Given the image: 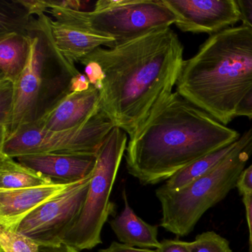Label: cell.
<instances>
[{"label": "cell", "mask_w": 252, "mask_h": 252, "mask_svg": "<svg viewBox=\"0 0 252 252\" xmlns=\"http://www.w3.org/2000/svg\"><path fill=\"white\" fill-rule=\"evenodd\" d=\"M82 60L94 62L102 73L97 88L101 112L132 138L173 94L184 46L167 28L97 48Z\"/></svg>", "instance_id": "6da1fadb"}, {"label": "cell", "mask_w": 252, "mask_h": 252, "mask_svg": "<svg viewBox=\"0 0 252 252\" xmlns=\"http://www.w3.org/2000/svg\"><path fill=\"white\" fill-rule=\"evenodd\" d=\"M240 136L175 91L129 138L126 168L141 184H158Z\"/></svg>", "instance_id": "7a4b0ae2"}, {"label": "cell", "mask_w": 252, "mask_h": 252, "mask_svg": "<svg viewBox=\"0 0 252 252\" xmlns=\"http://www.w3.org/2000/svg\"><path fill=\"white\" fill-rule=\"evenodd\" d=\"M252 87V30L242 24L211 35L184 60L176 92L222 125L235 119Z\"/></svg>", "instance_id": "3957f363"}, {"label": "cell", "mask_w": 252, "mask_h": 252, "mask_svg": "<svg viewBox=\"0 0 252 252\" xmlns=\"http://www.w3.org/2000/svg\"><path fill=\"white\" fill-rule=\"evenodd\" d=\"M51 21L48 14H39L33 17L28 27L30 54L26 69L14 85L9 137L23 126L37 124L51 113L71 93L72 81L80 73L56 46Z\"/></svg>", "instance_id": "277c9868"}, {"label": "cell", "mask_w": 252, "mask_h": 252, "mask_svg": "<svg viewBox=\"0 0 252 252\" xmlns=\"http://www.w3.org/2000/svg\"><path fill=\"white\" fill-rule=\"evenodd\" d=\"M252 155V141L215 169L180 189L159 187L156 196L161 205L160 225L178 237L188 235L209 209L236 188Z\"/></svg>", "instance_id": "5b68a950"}, {"label": "cell", "mask_w": 252, "mask_h": 252, "mask_svg": "<svg viewBox=\"0 0 252 252\" xmlns=\"http://www.w3.org/2000/svg\"><path fill=\"white\" fill-rule=\"evenodd\" d=\"M47 14L73 29L113 38L116 44L170 28L178 20L164 0H99L93 11L55 8Z\"/></svg>", "instance_id": "8992f818"}, {"label": "cell", "mask_w": 252, "mask_h": 252, "mask_svg": "<svg viewBox=\"0 0 252 252\" xmlns=\"http://www.w3.org/2000/svg\"><path fill=\"white\" fill-rule=\"evenodd\" d=\"M127 135L126 132L114 126L106 137L97 154L96 165L82 212L66 233L63 243L80 251L92 249L102 243L103 226L115 212L110 195L126 153Z\"/></svg>", "instance_id": "52a82bcc"}, {"label": "cell", "mask_w": 252, "mask_h": 252, "mask_svg": "<svg viewBox=\"0 0 252 252\" xmlns=\"http://www.w3.org/2000/svg\"><path fill=\"white\" fill-rule=\"evenodd\" d=\"M102 113L82 126L52 131L37 125L23 126L0 144V154L13 158L37 154L97 155L114 127Z\"/></svg>", "instance_id": "ba28073f"}, {"label": "cell", "mask_w": 252, "mask_h": 252, "mask_svg": "<svg viewBox=\"0 0 252 252\" xmlns=\"http://www.w3.org/2000/svg\"><path fill=\"white\" fill-rule=\"evenodd\" d=\"M93 173L29 214L17 231L39 245L63 243L66 233L82 212Z\"/></svg>", "instance_id": "9c48e42d"}, {"label": "cell", "mask_w": 252, "mask_h": 252, "mask_svg": "<svg viewBox=\"0 0 252 252\" xmlns=\"http://www.w3.org/2000/svg\"><path fill=\"white\" fill-rule=\"evenodd\" d=\"M181 32L213 35L240 21L237 0H164Z\"/></svg>", "instance_id": "30bf717a"}, {"label": "cell", "mask_w": 252, "mask_h": 252, "mask_svg": "<svg viewBox=\"0 0 252 252\" xmlns=\"http://www.w3.org/2000/svg\"><path fill=\"white\" fill-rule=\"evenodd\" d=\"M15 159L54 182L70 184L85 179L94 172L97 155L50 153L21 156Z\"/></svg>", "instance_id": "8fae6325"}, {"label": "cell", "mask_w": 252, "mask_h": 252, "mask_svg": "<svg viewBox=\"0 0 252 252\" xmlns=\"http://www.w3.org/2000/svg\"><path fill=\"white\" fill-rule=\"evenodd\" d=\"M101 112L99 91L91 85L83 92L70 93L35 125L48 130H67L82 126Z\"/></svg>", "instance_id": "7c38bea8"}, {"label": "cell", "mask_w": 252, "mask_h": 252, "mask_svg": "<svg viewBox=\"0 0 252 252\" xmlns=\"http://www.w3.org/2000/svg\"><path fill=\"white\" fill-rule=\"evenodd\" d=\"M73 184L54 183L23 189L0 191V225L17 230L29 214Z\"/></svg>", "instance_id": "4fadbf2b"}, {"label": "cell", "mask_w": 252, "mask_h": 252, "mask_svg": "<svg viewBox=\"0 0 252 252\" xmlns=\"http://www.w3.org/2000/svg\"><path fill=\"white\" fill-rule=\"evenodd\" d=\"M51 32L56 46L61 54L71 63H80L82 59L104 46L112 48L116 45V39L93 34L79 29L62 24L51 18Z\"/></svg>", "instance_id": "5bb4252c"}, {"label": "cell", "mask_w": 252, "mask_h": 252, "mask_svg": "<svg viewBox=\"0 0 252 252\" xmlns=\"http://www.w3.org/2000/svg\"><path fill=\"white\" fill-rule=\"evenodd\" d=\"M125 207L122 212L110 222L112 229L119 241L140 249H158L157 225H150L139 218L129 206L125 189L122 192Z\"/></svg>", "instance_id": "9a60e30c"}, {"label": "cell", "mask_w": 252, "mask_h": 252, "mask_svg": "<svg viewBox=\"0 0 252 252\" xmlns=\"http://www.w3.org/2000/svg\"><path fill=\"white\" fill-rule=\"evenodd\" d=\"M252 141V127L241 135L238 141L209 153L172 175L163 185L169 190H178L206 175L219 166L230 156L245 148Z\"/></svg>", "instance_id": "2e32d148"}, {"label": "cell", "mask_w": 252, "mask_h": 252, "mask_svg": "<svg viewBox=\"0 0 252 252\" xmlns=\"http://www.w3.org/2000/svg\"><path fill=\"white\" fill-rule=\"evenodd\" d=\"M30 51L28 34L13 33L0 36V80L15 85L27 66Z\"/></svg>", "instance_id": "e0dca14e"}, {"label": "cell", "mask_w": 252, "mask_h": 252, "mask_svg": "<svg viewBox=\"0 0 252 252\" xmlns=\"http://www.w3.org/2000/svg\"><path fill=\"white\" fill-rule=\"evenodd\" d=\"M54 183L42 174L23 166L15 158L0 154V191L23 189Z\"/></svg>", "instance_id": "ac0fdd59"}, {"label": "cell", "mask_w": 252, "mask_h": 252, "mask_svg": "<svg viewBox=\"0 0 252 252\" xmlns=\"http://www.w3.org/2000/svg\"><path fill=\"white\" fill-rule=\"evenodd\" d=\"M33 17L22 0H0V36L13 33L27 35Z\"/></svg>", "instance_id": "d6986e66"}, {"label": "cell", "mask_w": 252, "mask_h": 252, "mask_svg": "<svg viewBox=\"0 0 252 252\" xmlns=\"http://www.w3.org/2000/svg\"><path fill=\"white\" fill-rule=\"evenodd\" d=\"M15 86L12 82L0 80V144L11 133L14 109Z\"/></svg>", "instance_id": "ffe728a7"}, {"label": "cell", "mask_w": 252, "mask_h": 252, "mask_svg": "<svg viewBox=\"0 0 252 252\" xmlns=\"http://www.w3.org/2000/svg\"><path fill=\"white\" fill-rule=\"evenodd\" d=\"M40 245L17 230L0 225V251L3 252H38Z\"/></svg>", "instance_id": "44dd1931"}, {"label": "cell", "mask_w": 252, "mask_h": 252, "mask_svg": "<svg viewBox=\"0 0 252 252\" xmlns=\"http://www.w3.org/2000/svg\"><path fill=\"white\" fill-rule=\"evenodd\" d=\"M190 252H232L229 242L213 231L198 234L194 241L187 242Z\"/></svg>", "instance_id": "7402d4cb"}, {"label": "cell", "mask_w": 252, "mask_h": 252, "mask_svg": "<svg viewBox=\"0 0 252 252\" xmlns=\"http://www.w3.org/2000/svg\"><path fill=\"white\" fill-rule=\"evenodd\" d=\"M236 188L241 195L246 193H252V163L242 172Z\"/></svg>", "instance_id": "603a6c76"}, {"label": "cell", "mask_w": 252, "mask_h": 252, "mask_svg": "<svg viewBox=\"0 0 252 252\" xmlns=\"http://www.w3.org/2000/svg\"><path fill=\"white\" fill-rule=\"evenodd\" d=\"M240 21L252 30V0H237Z\"/></svg>", "instance_id": "cb8c5ba5"}, {"label": "cell", "mask_w": 252, "mask_h": 252, "mask_svg": "<svg viewBox=\"0 0 252 252\" xmlns=\"http://www.w3.org/2000/svg\"><path fill=\"white\" fill-rule=\"evenodd\" d=\"M236 117L242 116L252 119V87L239 103L235 112Z\"/></svg>", "instance_id": "d4e9b609"}, {"label": "cell", "mask_w": 252, "mask_h": 252, "mask_svg": "<svg viewBox=\"0 0 252 252\" xmlns=\"http://www.w3.org/2000/svg\"><path fill=\"white\" fill-rule=\"evenodd\" d=\"M158 252H190L187 242L179 240H166L160 243Z\"/></svg>", "instance_id": "484cf974"}, {"label": "cell", "mask_w": 252, "mask_h": 252, "mask_svg": "<svg viewBox=\"0 0 252 252\" xmlns=\"http://www.w3.org/2000/svg\"><path fill=\"white\" fill-rule=\"evenodd\" d=\"M99 252H158L156 249H138L124 243L113 242L107 249H101Z\"/></svg>", "instance_id": "4316f807"}, {"label": "cell", "mask_w": 252, "mask_h": 252, "mask_svg": "<svg viewBox=\"0 0 252 252\" xmlns=\"http://www.w3.org/2000/svg\"><path fill=\"white\" fill-rule=\"evenodd\" d=\"M243 202L246 209V219L249 231V252H252V193L243 194Z\"/></svg>", "instance_id": "83f0119b"}, {"label": "cell", "mask_w": 252, "mask_h": 252, "mask_svg": "<svg viewBox=\"0 0 252 252\" xmlns=\"http://www.w3.org/2000/svg\"><path fill=\"white\" fill-rule=\"evenodd\" d=\"M91 86L89 79L86 75L80 73L75 76L72 81L71 93L83 92L89 89Z\"/></svg>", "instance_id": "f1b7e54d"}, {"label": "cell", "mask_w": 252, "mask_h": 252, "mask_svg": "<svg viewBox=\"0 0 252 252\" xmlns=\"http://www.w3.org/2000/svg\"><path fill=\"white\" fill-rule=\"evenodd\" d=\"M38 252H79L78 249L65 243L57 245H40Z\"/></svg>", "instance_id": "f546056e"}, {"label": "cell", "mask_w": 252, "mask_h": 252, "mask_svg": "<svg viewBox=\"0 0 252 252\" xmlns=\"http://www.w3.org/2000/svg\"><path fill=\"white\" fill-rule=\"evenodd\" d=\"M0 252H2V251H0Z\"/></svg>", "instance_id": "4dcf8cb0"}]
</instances>
